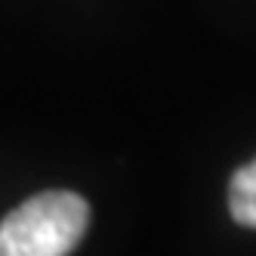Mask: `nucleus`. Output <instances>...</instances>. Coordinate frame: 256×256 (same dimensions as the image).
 <instances>
[{"mask_svg":"<svg viewBox=\"0 0 256 256\" xmlns=\"http://www.w3.org/2000/svg\"><path fill=\"white\" fill-rule=\"evenodd\" d=\"M90 226V204L78 192L52 188L22 200L0 222V256H68Z\"/></svg>","mask_w":256,"mask_h":256,"instance_id":"nucleus-1","label":"nucleus"},{"mask_svg":"<svg viewBox=\"0 0 256 256\" xmlns=\"http://www.w3.org/2000/svg\"><path fill=\"white\" fill-rule=\"evenodd\" d=\"M228 213L238 226L256 228V158L238 167L228 182Z\"/></svg>","mask_w":256,"mask_h":256,"instance_id":"nucleus-2","label":"nucleus"}]
</instances>
